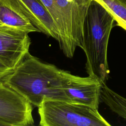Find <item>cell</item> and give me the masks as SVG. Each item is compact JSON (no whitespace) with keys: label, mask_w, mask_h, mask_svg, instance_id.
Here are the masks:
<instances>
[{"label":"cell","mask_w":126,"mask_h":126,"mask_svg":"<svg viewBox=\"0 0 126 126\" xmlns=\"http://www.w3.org/2000/svg\"><path fill=\"white\" fill-rule=\"evenodd\" d=\"M114 16L101 2L92 0L84 25L83 45L85 68L89 76L105 82L109 74L107 48Z\"/></svg>","instance_id":"cell-2"},{"label":"cell","mask_w":126,"mask_h":126,"mask_svg":"<svg viewBox=\"0 0 126 126\" xmlns=\"http://www.w3.org/2000/svg\"><path fill=\"white\" fill-rule=\"evenodd\" d=\"M53 19L59 32V40L63 32L62 17L56 0H40ZM59 42V41H58Z\"/></svg>","instance_id":"cell-12"},{"label":"cell","mask_w":126,"mask_h":126,"mask_svg":"<svg viewBox=\"0 0 126 126\" xmlns=\"http://www.w3.org/2000/svg\"><path fill=\"white\" fill-rule=\"evenodd\" d=\"M21 10L40 32L59 41L57 27L40 0H17Z\"/></svg>","instance_id":"cell-8"},{"label":"cell","mask_w":126,"mask_h":126,"mask_svg":"<svg viewBox=\"0 0 126 126\" xmlns=\"http://www.w3.org/2000/svg\"><path fill=\"white\" fill-rule=\"evenodd\" d=\"M70 73L29 52L2 82L38 107L43 99L70 102L64 90Z\"/></svg>","instance_id":"cell-1"},{"label":"cell","mask_w":126,"mask_h":126,"mask_svg":"<svg viewBox=\"0 0 126 126\" xmlns=\"http://www.w3.org/2000/svg\"><path fill=\"white\" fill-rule=\"evenodd\" d=\"M56 0L63 26L58 43L64 55L71 58L77 47H83L84 22L92 0Z\"/></svg>","instance_id":"cell-4"},{"label":"cell","mask_w":126,"mask_h":126,"mask_svg":"<svg viewBox=\"0 0 126 126\" xmlns=\"http://www.w3.org/2000/svg\"><path fill=\"white\" fill-rule=\"evenodd\" d=\"M12 70V69L7 66L0 61V82H2L3 78L8 75Z\"/></svg>","instance_id":"cell-13"},{"label":"cell","mask_w":126,"mask_h":126,"mask_svg":"<svg viewBox=\"0 0 126 126\" xmlns=\"http://www.w3.org/2000/svg\"><path fill=\"white\" fill-rule=\"evenodd\" d=\"M32 105L24 97L0 82V126L34 125Z\"/></svg>","instance_id":"cell-5"},{"label":"cell","mask_w":126,"mask_h":126,"mask_svg":"<svg viewBox=\"0 0 126 126\" xmlns=\"http://www.w3.org/2000/svg\"><path fill=\"white\" fill-rule=\"evenodd\" d=\"M100 99L113 112L126 120V97L112 90L105 82H102Z\"/></svg>","instance_id":"cell-10"},{"label":"cell","mask_w":126,"mask_h":126,"mask_svg":"<svg viewBox=\"0 0 126 126\" xmlns=\"http://www.w3.org/2000/svg\"><path fill=\"white\" fill-rule=\"evenodd\" d=\"M29 33L0 23V61L14 69L29 52Z\"/></svg>","instance_id":"cell-6"},{"label":"cell","mask_w":126,"mask_h":126,"mask_svg":"<svg viewBox=\"0 0 126 126\" xmlns=\"http://www.w3.org/2000/svg\"><path fill=\"white\" fill-rule=\"evenodd\" d=\"M115 21L116 22V25L117 26L122 28L123 29L126 31V22L118 19H115Z\"/></svg>","instance_id":"cell-14"},{"label":"cell","mask_w":126,"mask_h":126,"mask_svg":"<svg viewBox=\"0 0 126 126\" xmlns=\"http://www.w3.org/2000/svg\"><path fill=\"white\" fill-rule=\"evenodd\" d=\"M102 82L90 76L80 77L70 73L64 90L70 102L98 109Z\"/></svg>","instance_id":"cell-7"},{"label":"cell","mask_w":126,"mask_h":126,"mask_svg":"<svg viewBox=\"0 0 126 126\" xmlns=\"http://www.w3.org/2000/svg\"><path fill=\"white\" fill-rule=\"evenodd\" d=\"M41 126H110L98 109L84 104L43 99L38 107Z\"/></svg>","instance_id":"cell-3"},{"label":"cell","mask_w":126,"mask_h":126,"mask_svg":"<svg viewBox=\"0 0 126 126\" xmlns=\"http://www.w3.org/2000/svg\"><path fill=\"white\" fill-rule=\"evenodd\" d=\"M103 4L114 16V19L126 22V0H97Z\"/></svg>","instance_id":"cell-11"},{"label":"cell","mask_w":126,"mask_h":126,"mask_svg":"<svg viewBox=\"0 0 126 126\" xmlns=\"http://www.w3.org/2000/svg\"><path fill=\"white\" fill-rule=\"evenodd\" d=\"M0 23L29 33L40 32L23 12L17 0H0Z\"/></svg>","instance_id":"cell-9"}]
</instances>
